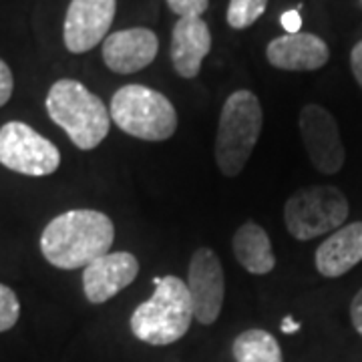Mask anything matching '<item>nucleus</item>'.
I'll list each match as a JSON object with an SVG mask.
<instances>
[{
	"label": "nucleus",
	"mask_w": 362,
	"mask_h": 362,
	"mask_svg": "<svg viewBox=\"0 0 362 362\" xmlns=\"http://www.w3.org/2000/svg\"><path fill=\"white\" fill-rule=\"evenodd\" d=\"M233 256L250 274L264 276L276 268V256L272 252L270 235L256 221L242 223L233 233Z\"/></svg>",
	"instance_id": "nucleus-16"
},
{
	"label": "nucleus",
	"mask_w": 362,
	"mask_h": 362,
	"mask_svg": "<svg viewBox=\"0 0 362 362\" xmlns=\"http://www.w3.org/2000/svg\"><path fill=\"white\" fill-rule=\"evenodd\" d=\"M139 259L129 252H109L83 270V290L90 304H103L137 278Z\"/></svg>",
	"instance_id": "nucleus-11"
},
{
	"label": "nucleus",
	"mask_w": 362,
	"mask_h": 362,
	"mask_svg": "<svg viewBox=\"0 0 362 362\" xmlns=\"http://www.w3.org/2000/svg\"><path fill=\"white\" fill-rule=\"evenodd\" d=\"M266 57L272 66L282 71H316L328 63L330 49L316 35L296 33L270 40Z\"/></svg>",
	"instance_id": "nucleus-13"
},
{
	"label": "nucleus",
	"mask_w": 362,
	"mask_h": 362,
	"mask_svg": "<svg viewBox=\"0 0 362 362\" xmlns=\"http://www.w3.org/2000/svg\"><path fill=\"white\" fill-rule=\"evenodd\" d=\"M111 119L119 129L141 141H165L177 129V113L163 93L125 85L111 99Z\"/></svg>",
	"instance_id": "nucleus-5"
},
{
	"label": "nucleus",
	"mask_w": 362,
	"mask_h": 362,
	"mask_svg": "<svg viewBox=\"0 0 362 362\" xmlns=\"http://www.w3.org/2000/svg\"><path fill=\"white\" fill-rule=\"evenodd\" d=\"M187 290L192 298L194 318L199 324H214L220 318L223 296H226V278L220 258L211 247H197L189 262Z\"/></svg>",
	"instance_id": "nucleus-9"
},
{
	"label": "nucleus",
	"mask_w": 362,
	"mask_h": 362,
	"mask_svg": "<svg viewBox=\"0 0 362 362\" xmlns=\"http://www.w3.org/2000/svg\"><path fill=\"white\" fill-rule=\"evenodd\" d=\"M300 135L312 165L324 175H334L344 165V145L334 115L320 105H306L298 115Z\"/></svg>",
	"instance_id": "nucleus-8"
},
{
	"label": "nucleus",
	"mask_w": 362,
	"mask_h": 362,
	"mask_svg": "<svg viewBox=\"0 0 362 362\" xmlns=\"http://www.w3.org/2000/svg\"><path fill=\"white\" fill-rule=\"evenodd\" d=\"M268 0H230L228 6V25L235 30H244L258 21L266 13Z\"/></svg>",
	"instance_id": "nucleus-18"
},
{
	"label": "nucleus",
	"mask_w": 362,
	"mask_h": 362,
	"mask_svg": "<svg viewBox=\"0 0 362 362\" xmlns=\"http://www.w3.org/2000/svg\"><path fill=\"white\" fill-rule=\"evenodd\" d=\"M156 292L131 314V332L145 344L168 346L187 334L194 308L187 284L177 276L153 278Z\"/></svg>",
	"instance_id": "nucleus-2"
},
{
	"label": "nucleus",
	"mask_w": 362,
	"mask_h": 362,
	"mask_svg": "<svg viewBox=\"0 0 362 362\" xmlns=\"http://www.w3.org/2000/svg\"><path fill=\"white\" fill-rule=\"evenodd\" d=\"M282 26H284V30L288 35H296V33H300L302 18H300V13H298L296 8H294V11H286V13L282 14Z\"/></svg>",
	"instance_id": "nucleus-24"
},
{
	"label": "nucleus",
	"mask_w": 362,
	"mask_h": 362,
	"mask_svg": "<svg viewBox=\"0 0 362 362\" xmlns=\"http://www.w3.org/2000/svg\"><path fill=\"white\" fill-rule=\"evenodd\" d=\"M235 362H282V349L270 332L252 328L233 340Z\"/></svg>",
	"instance_id": "nucleus-17"
},
{
	"label": "nucleus",
	"mask_w": 362,
	"mask_h": 362,
	"mask_svg": "<svg viewBox=\"0 0 362 362\" xmlns=\"http://www.w3.org/2000/svg\"><path fill=\"white\" fill-rule=\"evenodd\" d=\"M349 199L334 185L302 187L284 206L286 228L292 238L308 242L324 233L337 232L349 218Z\"/></svg>",
	"instance_id": "nucleus-6"
},
{
	"label": "nucleus",
	"mask_w": 362,
	"mask_h": 362,
	"mask_svg": "<svg viewBox=\"0 0 362 362\" xmlns=\"http://www.w3.org/2000/svg\"><path fill=\"white\" fill-rule=\"evenodd\" d=\"M159 42L149 28H127L111 33L103 40V61L117 75H131L153 63Z\"/></svg>",
	"instance_id": "nucleus-12"
},
{
	"label": "nucleus",
	"mask_w": 362,
	"mask_h": 362,
	"mask_svg": "<svg viewBox=\"0 0 362 362\" xmlns=\"http://www.w3.org/2000/svg\"><path fill=\"white\" fill-rule=\"evenodd\" d=\"M115 8L117 0H71L63 26L66 51L83 54L107 39Z\"/></svg>",
	"instance_id": "nucleus-10"
},
{
	"label": "nucleus",
	"mask_w": 362,
	"mask_h": 362,
	"mask_svg": "<svg viewBox=\"0 0 362 362\" xmlns=\"http://www.w3.org/2000/svg\"><path fill=\"white\" fill-rule=\"evenodd\" d=\"M262 123V105L252 90L240 89L226 99L216 135V163L226 177L244 171L259 139Z\"/></svg>",
	"instance_id": "nucleus-4"
},
{
	"label": "nucleus",
	"mask_w": 362,
	"mask_h": 362,
	"mask_svg": "<svg viewBox=\"0 0 362 362\" xmlns=\"http://www.w3.org/2000/svg\"><path fill=\"white\" fill-rule=\"evenodd\" d=\"M350 320L354 330L362 337V288L356 292V296L352 298V304H350Z\"/></svg>",
	"instance_id": "nucleus-22"
},
{
	"label": "nucleus",
	"mask_w": 362,
	"mask_h": 362,
	"mask_svg": "<svg viewBox=\"0 0 362 362\" xmlns=\"http://www.w3.org/2000/svg\"><path fill=\"white\" fill-rule=\"evenodd\" d=\"M316 270L324 278H340L362 262V221L332 232L316 250Z\"/></svg>",
	"instance_id": "nucleus-15"
},
{
	"label": "nucleus",
	"mask_w": 362,
	"mask_h": 362,
	"mask_svg": "<svg viewBox=\"0 0 362 362\" xmlns=\"http://www.w3.org/2000/svg\"><path fill=\"white\" fill-rule=\"evenodd\" d=\"M298 328H300V324L294 322L292 318H284V322H282V332L290 334V332H296Z\"/></svg>",
	"instance_id": "nucleus-25"
},
{
	"label": "nucleus",
	"mask_w": 362,
	"mask_h": 362,
	"mask_svg": "<svg viewBox=\"0 0 362 362\" xmlns=\"http://www.w3.org/2000/svg\"><path fill=\"white\" fill-rule=\"evenodd\" d=\"M350 69H352V75L356 78V83L362 87V40L356 42L352 52H350Z\"/></svg>",
	"instance_id": "nucleus-23"
},
{
	"label": "nucleus",
	"mask_w": 362,
	"mask_h": 362,
	"mask_svg": "<svg viewBox=\"0 0 362 362\" xmlns=\"http://www.w3.org/2000/svg\"><path fill=\"white\" fill-rule=\"evenodd\" d=\"M14 90V78L11 66L6 65L2 59H0V107L8 103V99L13 97Z\"/></svg>",
	"instance_id": "nucleus-21"
},
{
	"label": "nucleus",
	"mask_w": 362,
	"mask_h": 362,
	"mask_svg": "<svg viewBox=\"0 0 362 362\" xmlns=\"http://www.w3.org/2000/svg\"><path fill=\"white\" fill-rule=\"evenodd\" d=\"M211 49V33L202 16L180 18L171 33V63L183 78H195Z\"/></svg>",
	"instance_id": "nucleus-14"
},
{
	"label": "nucleus",
	"mask_w": 362,
	"mask_h": 362,
	"mask_svg": "<svg viewBox=\"0 0 362 362\" xmlns=\"http://www.w3.org/2000/svg\"><path fill=\"white\" fill-rule=\"evenodd\" d=\"M18 316H21V302L14 290L0 284V332L11 330L18 322Z\"/></svg>",
	"instance_id": "nucleus-19"
},
{
	"label": "nucleus",
	"mask_w": 362,
	"mask_h": 362,
	"mask_svg": "<svg viewBox=\"0 0 362 362\" xmlns=\"http://www.w3.org/2000/svg\"><path fill=\"white\" fill-rule=\"evenodd\" d=\"M168 4L181 18L202 16L209 8V0H168Z\"/></svg>",
	"instance_id": "nucleus-20"
},
{
	"label": "nucleus",
	"mask_w": 362,
	"mask_h": 362,
	"mask_svg": "<svg viewBox=\"0 0 362 362\" xmlns=\"http://www.w3.org/2000/svg\"><path fill=\"white\" fill-rule=\"evenodd\" d=\"M115 226L97 209H71L52 218L40 235L45 259L61 270L87 268L111 252Z\"/></svg>",
	"instance_id": "nucleus-1"
},
{
	"label": "nucleus",
	"mask_w": 362,
	"mask_h": 362,
	"mask_svg": "<svg viewBox=\"0 0 362 362\" xmlns=\"http://www.w3.org/2000/svg\"><path fill=\"white\" fill-rule=\"evenodd\" d=\"M0 163L28 177H45L61 165L59 147L23 121L0 127Z\"/></svg>",
	"instance_id": "nucleus-7"
},
{
	"label": "nucleus",
	"mask_w": 362,
	"mask_h": 362,
	"mask_svg": "<svg viewBox=\"0 0 362 362\" xmlns=\"http://www.w3.org/2000/svg\"><path fill=\"white\" fill-rule=\"evenodd\" d=\"M45 105L49 117L83 151L99 147L109 133L111 113L107 105L75 78L52 83Z\"/></svg>",
	"instance_id": "nucleus-3"
}]
</instances>
